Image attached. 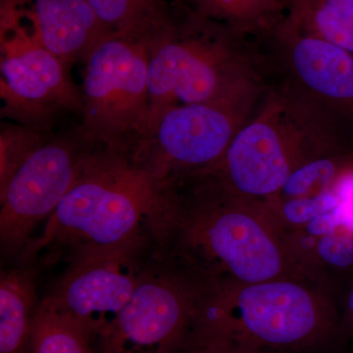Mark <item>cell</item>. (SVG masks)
<instances>
[{"mask_svg": "<svg viewBox=\"0 0 353 353\" xmlns=\"http://www.w3.org/2000/svg\"><path fill=\"white\" fill-rule=\"evenodd\" d=\"M268 88L336 116L353 114V53L303 31L289 16L256 41Z\"/></svg>", "mask_w": 353, "mask_h": 353, "instance_id": "cell-5", "label": "cell"}, {"mask_svg": "<svg viewBox=\"0 0 353 353\" xmlns=\"http://www.w3.org/2000/svg\"><path fill=\"white\" fill-rule=\"evenodd\" d=\"M221 345L217 334H206L197 338L185 353H225Z\"/></svg>", "mask_w": 353, "mask_h": 353, "instance_id": "cell-25", "label": "cell"}, {"mask_svg": "<svg viewBox=\"0 0 353 353\" xmlns=\"http://www.w3.org/2000/svg\"><path fill=\"white\" fill-rule=\"evenodd\" d=\"M166 187L117 148L90 150L75 183L18 264H51L150 234Z\"/></svg>", "mask_w": 353, "mask_h": 353, "instance_id": "cell-1", "label": "cell"}, {"mask_svg": "<svg viewBox=\"0 0 353 353\" xmlns=\"http://www.w3.org/2000/svg\"><path fill=\"white\" fill-rule=\"evenodd\" d=\"M27 353H94L92 341L68 318L39 303Z\"/></svg>", "mask_w": 353, "mask_h": 353, "instance_id": "cell-18", "label": "cell"}, {"mask_svg": "<svg viewBox=\"0 0 353 353\" xmlns=\"http://www.w3.org/2000/svg\"><path fill=\"white\" fill-rule=\"evenodd\" d=\"M245 328L260 340L290 345L314 328L316 316L305 290L289 283L250 285L239 297Z\"/></svg>", "mask_w": 353, "mask_h": 353, "instance_id": "cell-12", "label": "cell"}, {"mask_svg": "<svg viewBox=\"0 0 353 353\" xmlns=\"http://www.w3.org/2000/svg\"><path fill=\"white\" fill-rule=\"evenodd\" d=\"M333 190L338 197L336 213L341 229L353 233V170L343 172L334 183Z\"/></svg>", "mask_w": 353, "mask_h": 353, "instance_id": "cell-23", "label": "cell"}, {"mask_svg": "<svg viewBox=\"0 0 353 353\" xmlns=\"http://www.w3.org/2000/svg\"><path fill=\"white\" fill-rule=\"evenodd\" d=\"M338 206V197L333 190L320 192L316 196L294 197L285 202L283 213L288 220L296 224L310 222L317 216L330 212Z\"/></svg>", "mask_w": 353, "mask_h": 353, "instance_id": "cell-21", "label": "cell"}, {"mask_svg": "<svg viewBox=\"0 0 353 353\" xmlns=\"http://www.w3.org/2000/svg\"><path fill=\"white\" fill-rule=\"evenodd\" d=\"M190 223L196 236L241 280L262 283L277 275L281 259L277 248L262 228L245 214L203 213Z\"/></svg>", "mask_w": 353, "mask_h": 353, "instance_id": "cell-11", "label": "cell"}, {"mask_svg": "<svg viewBox=\"0 0 353 353\" xmlns=\"http://www.w3.org/2000/svg\"><path fill=\"white\" fill-rule=\"evenodd\" d=\"M152 255L150 234L76 255L39 303L68 318L94 343L129 301Z\"/></svg>", "mask_w": 353, "mask_h": 353, "instance_id": "cell-6", "label": "cell"}, {"mask_svg": "<svg viewBox=\"0 0 353 353\" xmlns=\"http://www.w3.org/2000/svg\"><path fill=\"white\" fill-rule=\"evenodd\" d=\"M1 97L6 109L25 119L41 118L61 108H82L67 66L17 24L2 21Z\"/></svg>", "mask_w": 353, "mask_h": 353, "instance_id": "cell-10", "label": "cell"}, {"mask_svg": "<svg viewBox=\"0 0 353 353\" xmlns=\"http://www.w3.org/2000/svg\"><path fill=\"white\" fill-rule=\"evenodd\" d=\"M288 16L303 31L353 53V0H318Z\"/></svg>", "mask_w": 353, "mask_h": 353, "instance_id": "cell-17", "label": "cell"}, {"mask_svg": "<svg viewBox=\"0 0 353 353\" xmlns=\"http://www.w3.org/2000/svg\"><path fill=\"white\" fill-rule=\"evenodd\" d=\"M0 150V190L6 187L16 171L37 148L43 145L34 134L19 130L2 132Z\"/></svg>", "mask_w": 353, "mask_h": 353, "instance_id": "cell-20", "label": "cell"}, {"mask_svg": "<svg viewBox=\"0 0 353 353\" xmlns=\"http://www.w3.org/2000/svg\"><path fill=\"white\" fill-rule=\"evenodd\" d=\"M175 9L253 41L268 37L289 13L285 0H175Z\"/></svg>", "mask_w": 353, "mask_h": 353, "instance_id": "cell-14", "label": "cell"}, {"mask_svg": "<svg viewBox=\"0 0 353 353\" xmlns=\"http://www.w3.org/2000/svg\"><path fill=\"white\" fill-rule=\"evenodd\" d=\"M259 103L188 104L169 109L132 146L130 155L164 185L175 180L179 170L212 168Z\"/></svg>", "mask_w": 353, "mask_h": 353, "instance_id": "cell-8", "label": "cell"}, {"mask_svg": "<svg viewBox=\"0 0 353 353\" xmlns=\"http://www.w3.org/2000/svg\"><path fill=\"white\" fill-rule=\"evenodd\" d=\"M108 32L150 39L171 20L165 0H87Z\"/></svg>", "mask_w": 353, "mask_h": 353, "instance_id": "cell-16", "label": "cell"}, {"mask_svg": "<svg viewBox=\"0 0 353 353\" xmlns=\"http://www.w3.org/2000/svg\"><path fill=\"white\" fill-rule=\"evenodd\" d=\"M150 39L110 32L85 57L83 138L102 148L130 150L150 112Z\"/></svg>", "mask_w": 353, "mask_h": 353, "instance_id": "cell-3", "label": "cell"}, {"mask_svg": "<svg viewBox=\"0 0 353 353\" xmlns=\"http://www.w3.org/2000/svg\"><path fill=\"white\" fill-rule=\"evenodd\" d=\"M38 262L2 271L0 277V353H27L37 296Z\"/></svg>", "mask_w": 353, "mask_h": 353, "instance_id": "cell-15", "label": "cell"}, {"mask_svg": "<svg viewBox=\"0 0 353 353\" xmlns=\"http://www.w3.org/2000/svg\"><path fill=\"white\" fill-rule=\"evenodd\" d=\"M341 175L336 161L327 157L318 158L292 171L281 190L292 199L304 196L318 188L321 190H329Z\"/></svg>", "mask_w": 353, "mask_h": 353, "instance_id": "cell-19", "label": "cell"}, {"mask_svg": "<svg viewBox=\"0 0 353 353\" xmlns=\"http://www.w3.org/2000/svg\"><path fill=\"white\" fill-rule=\"evenodd\" d=\"M318 0H292L289 11H296L305 8V7L312 6Z\"/></svg>", "mask_w": 353, "mask_h": 353, "instance_id": "cell-26", "label": "cell"}, {"mask_svg": "<svg viewBox=\"0 0 353 353\" xmlns=\"http://www.w3.org/2000/svg\"><path fill=\"white\" fill-rule=\"evenodd\" d=\"M339 228H341V221L334 208L308 222L307 230L313 236H326L334 233Z\"/></svg>", "mask_w": 353, "mask_h": 353, "instance_id": "cell-24", "label": "cell"}, {"mask_svg": "<svg viewBox=\"0 0 353 353\" xmlns=\"http://www.w3.org/2000/svg\"><path fill=\"white\" fill-rule=\"evenodd\" d=\"M148 48L150 112L141 138L176 106H254L266 94L255 41L220 26L175 13Z\"/></svg>", "mask_w": 353, "mask_h": 353, "instance_id": "cell-2", "label": "cell"}, {"mask_svg": "<svg viewBox=\"0 0 353 353\" xmlns=\"http://www.w3.org/2000/svg\"><path fill=\"white\" fill-rule=\"evenodd\" d=\"M336 132L326 116L268 88L220 162L239 192L271 196L282 190L292 174L290 148L331 139Z\"/></svg>", "mask_w": 353, "mask_h": 353, "instance_id": "cell-4", "label": "cell"}, {"mask_svg": "<svg viewBox=\"0 0 353 353\" xmlns=\"http://www.w3.org/2000/svg\"><path fill=\"white\" fill-rule=\"evenodd\" d=\"M285 1L287 2L288 6H289V9H290V4H292V0H285Z\"/></svg>", "mask_w": 353, "mask_h": 353, "instance_id": "cell-28", "label": "cell"}, {"mask_svg": "<svg viewBox=\"0 0 353 353\" xmlns=\"http://www.w3.org/2000/svg\"><path fill=\"white\" fill-rule=\"evenodd\" d=\"M88 152L66 141L43 143L0 190V243L6 259L19 260L36 228L75 183Z\"/></svg>", "mask_w": 353, "mask_h": 353, "instance_id": "cell-9", "label": "cell"}, {"mask_svg": "<svg viewBox=\"0 0 353 353\" xmlns=\"http://www.w3.org/2000/svg\"><path fill=\"white\" fill-rule=\"evenodd\" d=\"M31 20L37 41L66 66L110 34L87 0H34Z\"/></svg>", "mask_w": 353, "mask_h": 353, "instance_id": "cell-13", "label": "cell"}, {"mask_svg": "<svg viewBox=\"0 0 353 353\" xmlns=\"http://www.w3.org/2000/svg\"><path fill=\"white\" fill-rule=\"evenodd\" d=\"M318 252L325 261L341 268L353 265V236L350 233H332L323 236Z\"/></svg>", "mask_w": 353, "mask_h": 353, "instance_id": "cell-22", "label": "cell"}, {"mask_svg": "<svg viewBox=\"0 0 353 353\" xmlns=\"http://www.w3.org/2000/svg\"><path fill=\"white\" fill-rule=\"evenodd\" d=\"M190 294L170 260L153 252L124 307L92 343L94 353H185L196 336Z\"/></svg>", "mask_w": 353, "mask_h": 353, "instance_id": "cell-7", "label": "cell"}, {"mask_svg": "<svg viewBox=\"0 0 353 353\" xmlns=\"http://www.w3.org/2000/svg\"><path fill=\"white\" fill-rule=\"evenodd\" d=\"M348 306H350V313H352V316L353 317V289L352 292H350V301H348Z\"/></svg>", "mask_w": 353, "mask_h": 353, "instance_id": "cell-27", "label": "cell"}]
</instances>
